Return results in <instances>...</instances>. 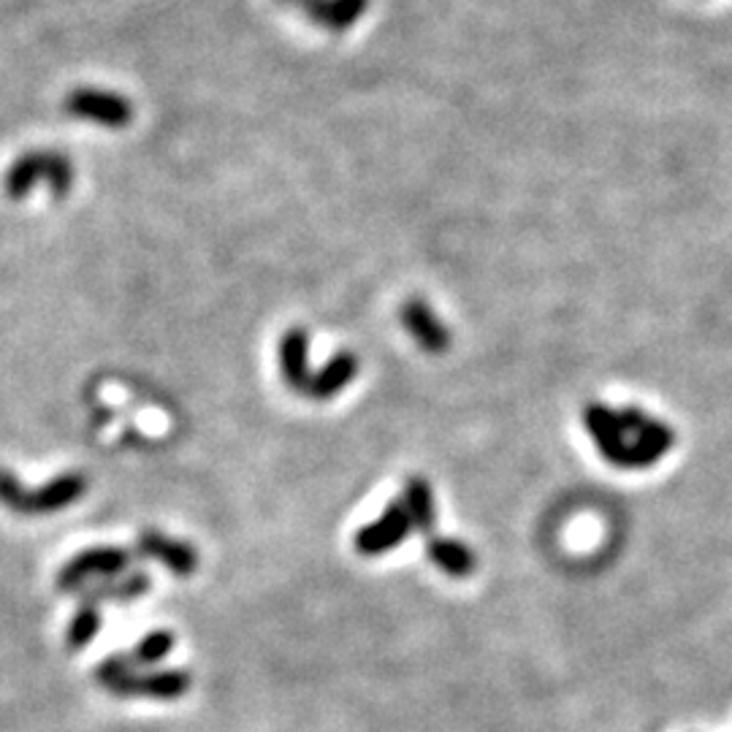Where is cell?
I'll return each instance as SVG.
<instances>
[{
    "label": "cell",
    "instance_id": "cell-10",
    "mask_svg": "<svg viewBox=\"0 0 732 732\" xmlns=\"http://www.w3.org/2000/svg\"><path fill=\"white\" fill-rule=\"evenodd\" d=\"M299 6L315 25H323L332 33H345L362 20L369 0H299Z\"/></svg>",
    "mask_w": 732,
    "mask_h": 732
},
{
    "label": "cell",
    "instance_id": "cell-4",
    "mask_svg": "<svg viewBox=\"0 0 732 732\" xmlns=\"http://www.w3.org/2000/svg\"><path fill=\"white\" fill-rule=\"evenodd\" d=\"M65 112L76 119L104 125V128H125L134 119V106L128 98L98 87H80L69 93Z\"/></svg>",
    "mask_w": 732,
    "mask_h": 732
},
{
    "label": "cell",
    "instance_id": "cell-7",
    "mask_svg": "<svg viewBox=\"0 0 732 732\" xmlns=\"http://www.w3.org/2000/svg\"><path fill=\"white\" fill-rule=\"evenodd\" d=\"M139 554L169 567L177 578H190L198 567V554L194 545L182 543V540L166 537L155 530L144 532L139 537Z\"/></svg>",
    "mask_w": 732,
    "mask_h": 732
},
{
    "label": "cell",
    "instance_id": "cell-12",
    "mask_svg": "<svg viewBox=\"0 0 732 732\" xmlns=\"http://www.w3.org/2000/svg\"><path fill=\"white\" fill-rule=\"evenodd\" d=\"M426 556L435 567H440L442 573L451 575V578H467L478 569V556L475 551L467 548L464 543L451 537H435L426 545Z\"/></svg>",
    "mask_w": 732,
    "mask_h": 732
},
{
    "label": "cell",
    "instance_id": "cell-18",
    "mask_svg": "<svg viewBox=\"0 0 732 732\" xmlns=\"http://www.w3.org/2000/svg\"><path fill=\"white\" fill-rule=\"evenodd\" d=\"M282 3H299V0H282Z\"/></svg>",
    "mask_w": 732,
    "mask_h": 732
},
{
    "label": "cell",
    "instance_id": "cell-3",
    "mask_svg": "<svg viewBox=\"0 0 732 732\" xmlns=\"http://www.w3.org/2000/svg\"><path fill=\"white\" fill-rule=\"evenodd\" d=\"M130 554L119 548H93L74 556L57 575V586L65 592H82L90 584L119 578L128 573Z\"/></svg>",
    "mask_w": 732,
    "mask_h": 732
},
{
    "label": "cell",
    "instance_id": "cell-15",
    "mask_svg": "<svg viewBox=\"0 0 732 732\" xmlns=\"http://www.w3.org/2000/svg\"><path fill=\"white\" fill-rule=\"evenodd\" d=\"M401 505H405L407 515H410L412 526L423 535H431L437 521L435 510V494H431V485L423 478H410L405 485V494H401Z\"/></svg>",
    "mask_w": 732,
    "mask_h": 732
},
{
    "label": "cell",
    "instance_id": "cell-6",
    "mask_svg": "<svg viewBox=\"0 0 732 732\" xmlns=\"http://www.w3.org/2000/svg\"><path fill=\"white\" fill-rule=\"evenodd\" d=\"M584 423H586V429H589L597 451L603 453L610 464L619 467L621 470L624 451H627L629 442H627V431L621 429L616 410L599 405V401H592V405H586V410H584Z\"/></svg>",
    "mask_w": 732,
    "mask_h": 732
},
{
    "label": "cell",
    "instance_id": "cell-11",
    "mask_svg": "<svg viewBox=\"0 0 732 732\" xmlns=\"http://www.w3.org/2000/svg\"><path fill=\"white\" fill-rule=\"evenodd\" d=\"M358 372V362L353 353H334L332 358H328V364L323 366L321 372H315L307 386V396L310 399H317V401H326L332 399V396H337L339 391H345L347 386L353 383V377H356Z\"/></svg>",
    "mask_w": 732,
    "mask_h": 732
},
{
    "label": "cell",
    "instance_id": "cell-9",
    "mask_svg": "<svg viewBox=\"0 0 732 732\" xmlns=\"http://www.w3.org/2000/svg\"><path fill=\"white\" fill-rule=\"evenodd\" d=\"M282 380L299 394H307L312 380L310 372V337L304 328H291L280 342Z\"/></svg>",
    "mask_w": 732,
    "mask_h": 732
},
{
    "label": "cell",
    "instance_id": "cell-2",
    "mask_svg": "<svg viewBox=\"0 0 732 732\" xmlns=\"http://www.w3.org/2000/svg\"><path fill=\"white\" fill-rule=\"evenodd\" d=\"M44 179L50 185L52 196L63 198L69 196L71 185H74V166L65 155L57 153H28L11 164L6 171V196L9 198H25L35 185Z\"/></svg>",
    "mask_w": 732,
    "mask_h": 732
},
{
    "label": "cell",
    "instance_id": "cell-5",
    "mask_svg": "<svg viewBox=\"0 0 732 732\" xmlns=\"http://www.w3.org/2000/svg\"><path fill=\"white\" fill-rule=\"evenodd\" d=\"M412 530H416V526H412L410 515H407V510L399 500L394 502V505L388 508L375 524L364 526V530L358 532L356 548L362 556L388 554V551H394L401 540H407V535H410Z\"/></svg>",
    "mask_w": 732,
    "mask_h": 732
},
{
    "label": "cell",
    "instance_id": "cell-17",
    "mask_svg": "<svg viewBox=\"0 0 732 732\" xmlns=\"http://www.w3.org/2000/svg\"><path fill=\"white\" fill-rule=\"evenodd\" d=\"M171 648H174V638L169 632H153V635H147L139 646H136L134 659L139 665L158 662V659H164Z\"/></svg>",
    "mask_w": 732,
    "mask_h": 732
},
{
    "label": "cell",
    "instance_id": "cell-8",
    "mask_svg": "<svg viewBox=\"0 0 732 732\" xmlns=\"http://www.w3.org/2000/svg\"><path fill=\"white\" fill-rule=\"evenodd\" d=\"M401 326L412 334V339L429 353H442L451 345V334L442 326L440 317L435 315V310L421 299H412L401 307Z\"/></svg>",
    "mask_w": 732,
    "mask_h": 732
},
{
    "label": "cell",
    "instance_id": "cell-13",
    "mask_svg": "<svg viewBox=\"0 0 732 732\" xmlns=\"http://www.w3.org/2000/svg\"><path fill=\"white\" fill-rule=\"evenodd\" d=\"M616 416H619L621 429L627 431V435H632V440H648L662 448V451L673 448L676 431L670 429L668 423L657 421V418L638 410V407H621V410H616Z\"/></svg>",
    "mask_w": 732,
    "mask_h": 732
},
{
    "label": "cell",
    "instance_id": "cell-14",
    "mask_svg": "<svg viewBox=\"0 0 732 732\" xmlns=\"http://www.w3.org/2000/svg\"><path fill=\"white\" fill-rule=\"evenodd\" d=\"M153 581L144 573H125L119 578L101 581V584H90L80 594L87 603H98V599H112V603H134L149 592Z\"/></svg>",
    "mask_w": 732,
    "mask_h": 732
},
{
    "label": "cell",
    "instance_id": "cell-16",
    "mask_svg": "<svg viewBox=\"0 0 732 732\" xmlns=\"http://www.w3.org/2000/svg\"><path fill=\"white\" fill-rule=\"evenodd\" d=\"M98 629H101L98 610H95L93 605H82V610L74 616V621H71V627H69V644L74 648L87 646L90 640L95 638Z\"/></svg>",
    "mask_w": 732,
    "mask_h": 732
},
{
    "label": "cell",
    "instance_id": "cell-1",
    "mask_svg": "<svg viewBox=\"0 0 732 732\" xmlns=\"http://www.w3.org/2000/svg\"><path fill=\"white\" fill-rule=\"evenodd\" d=\"M85 491H87V480L76 475V472L55 478L52 483H46L44 489L30 491L20 483V480L11 475V472L0 470V502L22 515L57 513V510L74 505L80 496H85Z\"/></svg>",
    "mask_w": 732,
    "mask_h": 732
}]
</instances>
